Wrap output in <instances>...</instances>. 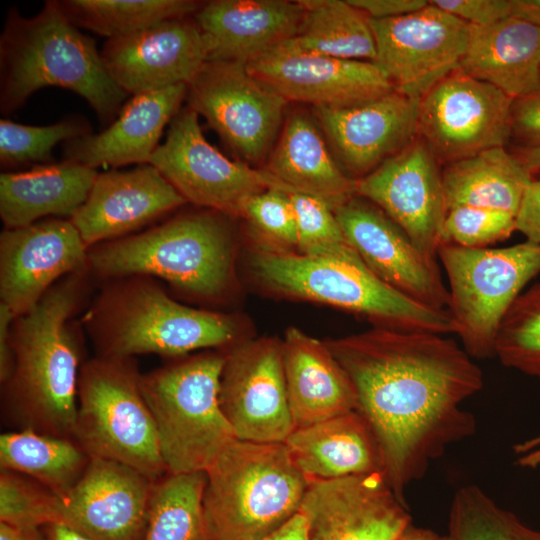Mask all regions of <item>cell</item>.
<instances>
[{"mask_svg": "<svg viewBox=\"0 0 540 540\" xmlns=\"http://www.w3.org/2000/svg\"><path fill=\"white\" fill-rule=\"evenodd\" d=\"M259 540H309L306 519L298 513L279 530Z\"/></svg>", "mask_w": 540, "mask_h": 540, "instance_id": "681fc988", "label": "cell"}, {"mask_svg": "<svg viewBox=\"0 0 540 540\" xmlns=\"http://www.w3.org/2000/svg\"><path fill=\"white\" fill-rule=\"evenodd\" d=\"M324 342L377 438L386 481L406 501V487L423 478L432 461L475 433V417L462 403L482 389L481 369L437 333L375 327Z\"/></svg>", "mask_w": 540, "mask_h": 540, "instance_id": "6da1fadb", "label": "cell"}, {"mask_svg": "<svg viewBox=\"0 0 540 540\" xmlns=\"http://www.w3.org/2000/svg\"><path fill=\"white\" fill-rule=\"evenodd\" d=\"M494 357L504 366L540 380V280L518 296L503 318Z\"/></svg>", "mask_w": 540, "mask_h": 540, "instance_id": "74e56055", "label": "cell"}, {"mask_svg": "<svg viewBox=\"0 0 540 540\" xmlns=\"http://www.w3.org/2000/svg\"><path fill=\"white\" fill-rule=\"evenodd\" d=\"M87 123L67 119L48 126H30L7 119L0 120V160L4 166L46 162L61 141H71L89 134Z\"/></svg>", "mask_w": 540, "mask_h": 540, "instance_id": "ab89813d", "label": "cell"}, {"mask_svg": "<svg viewBox=\"0 0 540 540\" xmlns=\"http://www.w3.org/2000/svg\"><path fill=\"white\" fill-rule=\"evenodd\" d=\"M284 444L309 481L370 473L384 475L377 438L357 410L295 428Z\"/></svg>", "mask_w": 540, "mask_h": 540, "instance_id": "83f0119b", "label": "cell"}, {"mask_svg": "<svg viewBox=\"0 0 540 540\" xmlns=\"http://www.w3.org/2000/svg\"><path fill=\"white\" fill-rule=\"evenodd\" d=\"M186 200L152 165L98 174L82 206L71 216L86 246L120 236Z\"/></svg>", "mask_w": 540, "mask_h": 540, "instance_id": "cb8c5ba5", "label": "cell"}, {"mask_svg": "<svg viewBox=\"0 0 540 540\" xmlns=\"http://www.w3.org/2000/svg\"><path fill=\"white\" fill-rule=\"evenodd\" d=\"M224 361L204 353L140 376L168 473L205 472L236 439L219 404Z\"/></svg>", "mask_w": 540, "mask_h": 540, "instance_id": "8992f818", "label": "cell"}, {"mask_svg": "<svg viewBox=\"0 0 540 540\" xmlns=\"http://www.w3.org/2000/svg\"><path fill=\"white\" fill-rule=\"evenodd\" d=\"M299 513L309 540H399L412 525L381 473L309 481Z\"/></svg>", "mask_w": 540, "mask_h": 540, "instance_id": "ac0fdd59", "label": "cell"}, {"mask_svg": "<svg viewBox=\"0 0 540 540\" xmlns=\"http://www.w3.org/2000/svg\"><path fill=\"white\" fill-rule=\"evenodd\" d=\"M187 85L139 93L120 110L117 119L99 134L67 142L65 160L87 167L149 164L166 124L178 113Z\"/></svg>", "mask_w": 540, "mask_h": 540, "instance_id": "484cf974", "label": "cell"}, {"mask_svg": "<svg viewBox=\"0 0 540 540\" xmlns=\"http://www.w3.org/2000/svg\"><path fill=\"white\" fill-rule=\"evenodd\" d=\"M303 17L291 40L325 56L373 61L376 46L369 18L348 0H299Z\"/></svg>", "mask_w": 540, "mask_h": 540, "instance_id": "836d02e7", "label": "cell"}, {"mask_svg": "<svg viewBox=\"0 0 540 540\" xmlns=\"http://www.w3.org/2000/svg\"><path fill=\"white\" fill-rule=\"evenodd\" d=\"M437 257L449 282V311L463 348L476 359L494 357V344L508 310L540 275V244L524 241L503 248L439 246Z\"/></svg>", "mask_w": 540, "mask_h": 540, "instance_id": "9c48e42d", "label": "cell"}, {"mask_svg": "<svg viewBox=\"0 0 540 540\" xmlns=\"http://www.w3.org/2000/svg\"><path fill=\"white\" fill-rule=\"evenodd\" d=\"M205 472L167 473L154 483L143 540H210L203 510Z\"/></svg>", "mask_w": 540, "mask_h": 540, "instance_id": "e575fe53", "label": "cell"}, {"mask_svg": "<svg viewBox=\"0 0 540 540\" xmlns=\"http://www.w3.org/2000/svg\"><path fill=\"white\" fill-rule=\"evenodd\" d=\"M126 359L104 355L81 368L73 440L90 458L125 464L157 481L168 472L140 376Z\"/></svg>", "mask_w": 540, "mask_h": 540, "instance_id": "ba28073f", "label": "cell"}, {"mask_svg": "<svg viewBox=\"0 0 540 540\" xmlns=\"http://www.w3.org/2000/svg\"><path fill=\"white\" fill-rule=\"evenodd\" d=\"M374 62L394 89L419 101L435 84L459 69L469 24L431 1L413 13L388 19H369Z\"/></svg>", "mask_w": 540, "mask_h": 540, "instance_id": "4fadbf2b", "label": "cell"}, {"mask_svg": "<svg viewBox=\"0 0 540 540\" xmlns=\"http://www.w3.org/2000/svg\"><path fill=\"white\" fill-rule=\"evenodd\" d=\"M512 152L522 161L533 176L540 172V148H514Z\"/></svg>", "mask_w": 540, "mask_h": 540, "instance_id": "11a10c76", "label": "cell"}, {"mask_svg": "<svg viewBox=\"0 0 540 540\" xmlns=\"http://www.w3.org/2000/svg\"><path fill=\"white\" fill-rule=\"evenodd\" d=\"M369 19H388L418 11L428 4L425 0H348Z\"/></svg>", "mask_w": 540, "mask_h": 540, "instance_id": "7dc6e473", "label": "cell"}, {"mask_svg": "<svg viewBox=\"0 0 540 540\" xmlns=\"http://www.w3.org/2000/svg\"><path fill=\"white\" fill-rule=\"evenodd\" d=\"M48 540H93L87 535L62 523L44 527Z\"/></svg>", "mask_w": 540, "mask_h": 540, "instance_id": "f5cc1de1", "label": "cell"}, {"mask_svg": "<svg viewBox=\"0 0 540 540\" xmlns=\"http://www.w3.org/2000/svg\"><path fill=\"white\" fill-rule=\"evenodd\" d=\"M513 99L460 69L418 101V136L441 166L510 141Z\"/></svg>", "mask_w": 540, "mask_h": 540, "instance_id": "7c38bea8", "label": "cell"}, {"mask_svg": "<svg viewBox=\"0 0 540 540\" xmlns=\"http://www.w3.org/2000/svg\"><path fill=\"white\" fill-rule=\"evenodd\" d=\"M321 132L308 114L291 112L264 169L293 193L313 196L334 211L357 196V180L344 172Z\"/></svg>", "mask_w": 540, "mask_h": 540, "instance_id": "f1b7e54d", "label": "cell"}, {"mask_svg": "<svg viewBox=\"0 0 540 540\" xmlns=\"http://www.w3.org/2000/svg\"><path fill=\"white\" fill-rule=\"evenodd\" d=\"M282 362L295 428L356 410L354 387L325 342L290 327L282 341Z\"/></svg>", "mask_w": 540, "mask_h": 540, "instance_id": "4316f807", "label": "cell"}, {"mask_svg": "<svg viewBox=\"0 0 540 540\" xmlns=\"http://www.w3.org/2000/svg\"><path fill=\"white\" fill-rule=\"evenodd\" d=\"M86 247L71 220L6 228L0 236L1 303L16 317L28 312L59 277L84 264Z\"/></svg>", "mask_w": 540, "mask_h": 540, "instance_id": "603a6c76", "label": "cell"}, {"mask_svg": "<svg viewBox=\"0 0 540 540\" xmlns=\"http://www.w3.org/2000/svg\"><path fill=\"white\" fill-rule=\"evenodd\" d=\"M100 53L112 79L133 95L188 86L209 61L207 40L196 21L188 17L108 39Z\"/></svg>", "mask_w": 540, "mask_h": 540, "instance_id": "ffe728a7", "label": "cell"}, {"mask_svg": "<svg viewBox=\"0 0 540 540\" xmlns=\"http://www.w3.org/2000/svg\"><path fill=\"white\" fill-rule=\"evenodd\" d=\"M293 205L297 246L301 254L343 257L355 250L347 242L334 211L323 201L302 193H289Z\"/></svg>", "mask_w": 540, "mask_h": 540, "instance_id": "60d3db41", "label": "cell"}, {"mask_svg": "<svg viewBox=\"0 0 540 540\" xmlns=\"http://www.w3.org/2000/svg\"><path fill=\"white\" fill-rule=\"evenodd\" d=\"M186 97L189 108L250 162L269 153L288 104L253 78L245 64L230 61H208Z\"/></svg>", "mask_w": 540, "mask_h": 540, "instance_id": "5bb4252c", "label": "cell"}, {"mask_svg": "<svg viewBox=\"0 0 540 540\" xmlns=\"http://www.w3.org/2000/svg\"><path fill=\"white\" fill-rule=\"evenodd\" d=\"M535 177L505 147H493L442 166L447 209L475 206L516 216Z\"/></svg>", "mask_w": 540, "mask_h": 540, "instance_id": "1f68e13d", "label": "cell"}, {"mask_svg": "<svg viewBox=\"0 0 540 540\" xmlns=\"http://www.w3.org/2000/svg\"><path fill=\"white\" fill-rule=\"evenodd\" d=\"M0 70L5 114L40 88L58 86L79 94L109 121L128 95L108 73L94 39L80 32L57 1H46L31 18L9 12L0 38Z\"/></svg>", "mask_w": 540, "mask_h": 540, "instance_id": "7a4b0ae2", "label": "cell"}, {"mask_svg": "<svg viewBox=\"0 0 540 540\" xmlns=\"http://www.w3.org/2000/svg\"><path fill=\"white\" fill-rule=\"evenodd\" d=\"M59 3L77 27L108 39L131 35L168 19L188 17L201 7L191 0H69Z\"/></svg>", "mask_w": 540, "mask_h": 540, "instance_id": "d590c367", "label": "cell"}, {"mask_svg": "<svg viewBox=\"0 0 540 540\" xmlns=\"http://www.w3.org/2000/svg\"><path fill=\"white\" fill-rule=\"evenodd\" d=\"M314 112L339 165L355 180L418 136V102L396 90L360 104Z\"/></svg>", "mask_w": 540, "mask_h": 540, "instance_id": "44dd1931", "label": "cell"}, {"mask_svg": "<svg viewBox=\"0 0 540 540\" xmlns=\"http://www.w3.org/2000/svg\"><path fill=\"white\" fill-rule=\"evenodd\" d=\"M90 457L72 439L24 428L0 436L1 469L23 474L61 499L83 475Z\"/></svg>", "mask_w": 540, "mask_h": 540, "instance_id": "d6a6232c", "label": "cell"}, {"mask_svg": "<svg viewBox=\"0 0 540 540\" xmlns=\"http://www.w3.org/2000/svg\"><path fill=\"white\" fill-rule=\"evenodd\" d=\"M62 501L53 491L23 474L1 469L0 522L20 528L61 523Z\"/></svg>", "mask_w": 540, "mask_h": 540, "instance_id": "f35d334b", "label": "cell"}, {"mask_svg": "<svg viewBox=\"0 0 540 540\" xmlns=\"http://www.w3.org/2000/svg\"><path fill=\"white\" fill-rule=\"evenodd\" d=\"M246 69L287 102L314 108L352 106L395 90L375 62L308 52L291 38L251 60Z\"/></svg>", "mask_w": 540, "mask_h": 540, "instance_id": "2e32d148", "label": "cell"}, {"mask_svg": "<svg viewBox=\"0 0 540 540\" xmlns=\"http://www.w3.org/2000/svg\"><path fill=\"white\" fill-rule=\"evenodd\" d=\"M149 164L186 202L220 213L241 216L245 202L268 189L293 193L265 169L230 160L213 147L203 135L198 114L189 107L173 117L165 142Z\"/></svg>", "mask_w": 540, "mask_h": 540, "instance_id": "8fae6325", "label": "cell"}, {"mask_svg": "<svg viewBox=\"0 0 540 540\" xmlns=\"http://www.w3.org/2000/svg\"><path fill=\"white\" fill-rule=\"evenodd\" d=\"M16 315L0 302V379L6 383L13 370L12 322Z\"/></svg>", "mask_w": 540, "mask_h": 540, "instance_id": "c3c4849f", "label": "cell"}, {"mask_svg": "<svg viewBox=\"0 0 540 540\" xmlns=\"http://www.w3.org/2000/svg\"><path fill=\"white\" fill-rule=\"evenodd\" d=\"M510 16L540 28V0H510Z\"/></svg>", "mask_w": 540, "mask_h": 540, "instance_id": "816d5d0a", "label": "cell"}, {"mask_svg": "<svg viewBox=\"0 0 540 540\" xmlns=\"http://www.w3.org/2000/svg\"><path fill=\"white\" fill-rule=\"evenodd\" d=\"M210 540H259L300 512L309 480L283 443L235 439L205 471Z\"/></svg>", "mask_w": 540, "mask_h": 540, "instance_id": "5b68a950", "label": "cell"}, {"mask_svg": "<svg viewBox=\"0 0 540 540\" xmlns=\"http://www.w3.org/2000/svg\"><path fill=\"white\" fill-rule=\"evenodd\" d=\"M241 216L268 238L297 245L296 218L288 192L268 189L250 197L242 207Z\"/></svg>", "mask_w": 540, "mask_h": 540, "instance_id": "7bdbcfd3", "label": "cell"}, {"mask_svg": "<svg viewBox=\"0 0 540 540\" xmlns=\"http://www.w3.org/2000/svg\"><path fill=\"white\" fill-rule=\"evenodd\" d=\"M77 296V285L67 280L17 317L13 370L6 382L25 428L72 440L80 356L68 320Z\"/></svg>", "mask_w": 540, "mask_h": 540, "instance_id": "3957f363", "label": "cell"}, {"mask_svg": "<svg viewBox=\"0 0 540 540\" xmlns=\"http://www.w3.org/2000/svg\"><path fill=\"white\" fill-rule=\"evenodd\" d=\"M98 173L65 160L0 175V216L6 228L35 223L47 215H73L86 201Z\"/></svg>", "mask_w": 540, "mask_h": 540, "instance_id": "4dcf8cb0", "label": "cell"}, {"mask_svg": "<svg viewBox=\"0 0 540 540\" xmlns=\"http://www.w3.org/2000/svg\"><path fill=\"white\" fill-rule=\"evenodd\" d=\"M255 277L270 290L357 313L378 328L458 333L448 309H435L406 297L378 278L358 253L314 257L260 247L250 257Z\"/></svg>", "mask_w": 540, "mask_h": 540, "instance_id": "277c9868", "label": "cell"}, {"mask_svg": "<svg viewBox=\"0 0 540 540\" xmlns=\"http://www.w3.org/2000/svg\"><path fill=\"white\" fill-rule=\"evenodd\" d=\"M450 540H540V531L498 506L476 485L460 487L449 512Z\"/></svg>", "mask_w": 540, "mask_h": 540, "instance_id": "8d00e7d4", "label": "cell"}, {"mask_svg": "<svg viewBox=\"0 0 540 540\" xmlns=\"http://www.w3.org/2000/svg\"><path fill=\"white\" fill-rule=\"evenodd\" d=\"M219 404L236 439L283 443L295 429L282 362V341L260 338L234 346L219 383Z\"/></svg>", "mask_w": 540, "mask_h": 540, "instance_id": "9a60e30c", "label": "cell"}, {"mask_svg": "<svg viewBox=\"0 0 540 540\" xmlns=\"http://www.w3.org/2000/svg\"><path fill=\"white\" fill-rule=\"evenodd\" d=\"M101 317L104 355L117 358L144 353L182 356L228 345L238 336L231 317L179 304L148 283L131 284L112 295Z\"/></svg>", "mask_w": 540, "mask_h": 540, "instance_id": "30bf717a", "label": "cell"}, {"mask_svg": "<svg viewBox=\"0 0 540 540\" xmlns=\"http://www.w3.org/2000/svg\"><path fill=\"white\" fill-rule=\"evenodd\" d=\"M104 276L153 275L201 297L223 293L233 277L229 230L218 216H177L146 232L119 239L88 255Z\"/></svg>", "mask_w": 540, "mask_h": 540, "instance_id": "52a82bcc", "label": "cell"}, {"mask_svg": "<svg viewBox=\"0 0 540 540\" xmlns=\"http://www.w3.org/2000/svg\"><path fill=\"white\" fill-rule=\"evenodd\" d=\"M509 142H513L515 148H540V89L513 99Z\"/></svg>", "mask_w": 540, "mask_h": 540, "instance_id": "ee69618b", "label": "cell"}, {"mask_svg": "<svg viewBox=\"0 0 540 540\" xmlns=\"http://www.w3.org/2000/svg\"><path fill=\"white\" fill-rule=\"evenodd\" d=\"M514 231V214L493 208L457 206L447 212L442 243L474 249L489 248L508 239Z\"/></svg>", "mask_w": 540, "mask_h": 540, "instance_id": "b9f144b4", "label": "cell"}, {"mask_svg": "<svg viewBox=\"0 0 540 540\" xmlns=\"http://www.w3.org/2000/svg\"><path fill=\"white\" fill-rule=\"evenodd\" d=\"M356 194L379 207L437 261L448 209L442 166L421 137L358 179Z\"/></svg>", "mask_w": 540, "mask_h": 540, "instance_id": "e0dca14e", "label": "cell"}, {"mask_svg": "<svg viewBox=\"0 0 540 540\" xmlns=\"http://www.w3.org/2000/svg\"><path fill=\"white\" fill-rule=\"evenodd\" d=\"M42 528H20L0 522V540H31Z\"/></svg>", "mask_w": 540, "mask_h": 540, "instance_id": "db71d44e", "label": "cell"}, {"mask_svg": "<svg viewBox=\"0 0 540 540\" xmlns=\"http://www.w3.org/2000/svg\"><path fill=\"white\" fill-rule=\"evenodd\" d=\"M459 69L512 99L540 89V28L515 17L469 25Z\"/></svg>", "mask_w": 540, "mask_h": 540, "instance_id": "f546056e", "label": "cell"}, {"mask_svg": "<svg viewBox=\"0 0 540 540\" xmlns=\"http://www.w3.org/2000/svg\"><path fill=\"white\" fill-rule=\"evenodd\" d=\"M303 17L300 1L214 0L194 20L209 46V61L247 64L292 38Z\"/></svg>", "mask_w": 540, "mask_h": 540, "instance_id": "d4e9b609", "label": "cell"}, {"mask_svg": "<svg viewBox=\"0 0 540 540\" xmlns=\"http://www.w3.org/2000/svg\"><path fill=\"white\" fill-rule=\"evenodd\" d=\"M517 455L516 463L523 468L540 467V436L525 440L513 446Z\"/></svg>", "mask_w": 540, "mask_h": 540, "instance_id": "f907efd6", "label": "cell"}, {"mask_svg": "<svg viewBox=\"0 0 540 540\" xmlns=\"http://www.w3.org/2000/svg\"><path fill=\"white\" fill-rule=\"evenodd\" d=\"M516 230L526 240L540 244V179H534L527 188L516 214Z\"/></svg>", "mask_w": 540, "mask_h": 540, "instance_id": "bcb514c9", "label": "cell"}, {"mask_svg": "<svg viewBox=\"0 0 540 540\" xmlns=\"http://www.w3.org/2000/svg\"><path fill=\"white\" fill-rule=\"evenodd\" d=\"M399 540H450L448 535L439 534L434 530L417 527L413 524L405 531Z\"/></svg>", "mask_w": 540, "mask_h": 540, "instance_id": "9f6ffc18", "label": "cell"}, {"mask_svg": "<svg viewBox=\"0 0 540 540\" xmlns=\"http://www.w3.org/2000/svg\"><path fill=\"white\" fill-rule=\"evenodd\" d=\"M31 540H48L44 528L36 532L35 535L31 538Z\"/></svg>", "mask_w": 540, "mask_h": 540, "instance_id": "6f0895ef", "label": "cell"}, {"mask_svg": "<svg viewBox=\"0 0 540 540\" xmlns=\"http://www.w3.org/2000/svg\"><path fill=\"white\" fill-rule=\"evenodd\" d=\"M431 2L471 26H489L510 16V0H433Z\"/></svg>", "mask_w": 540, "mask_h": 540, "instance_id": "f6af8a7d", "label": "cell"}, {"mask_svg": "<svg viewBox=\"0 0 540 540\" xmlns=\"http://www.w3.org/2000/svg\"><path fill=\"white\" fill-rule=\"evenodd\" d=\"M155 482L125 464L90 458L61 499V523L93 540H143Z\"/></svg>", "mask_w": 540, "mask_h": 540, "instance_id": "7402d4cb", "label": "cell"}, {"mask_svg": "<svg viewBox=\"0 0 540 540\" xmlns=\"http://www.w3.org/2000/svg\"><path fill=\"white\" fill-rule=\"evenodd\" d=\"M334 213L347 242L378 278L417 303L449 308V290L437 261L429 259L379 207L355 196Z\"/></svg>", "mask_w": 540, "mask_h": 540, "instance_id": "d6986e66", "label": "cell"}]
</instances>
